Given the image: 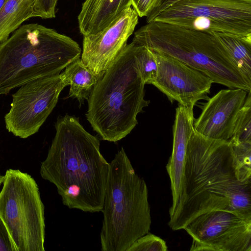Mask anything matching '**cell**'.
Returning <instances> with one entry per match:
<instances>
[{"label": "cell", "instance_id": "4fadbf2b", "mask_svg": "<svg viewBox=\"0 0 251 251\" xmlns=\"http://www.w3.org/2000/svg\"><path fill=\"white\" fill-rule=\"evenodd\" d=\"M248 93L240 88L223 89L209 98L201 107V114L194 120V130L208 138L229 141Z\"/></svg>", "mask_w": 251, "mask_h": 251}, {"label": "cell", "instance_id": "30bf717a", "mask_svg": "<svg viewBox=\"0 0 251 251\" xmlns=\"http://www.w3.org/2000/svg\"><path fill=\"white\" fill-rule=\"evenodd\" d=\"M183 229L192 239L190 251H251V218L235 211L205 212Z\"/></svg>", "mask_w": 251, "mask_h": 251}, {"label": "cell", "instance_id": "52a82bcc", "mask_svg": "<svg viewBox=\"0 0 251 251\" xmlns=\"http://www.w3.org/2000/svg\"><path fill=\"white\" fill-rule=\"evenodd\" d=\"M0 192V217L17 251H44V205L39 187L29 174L10 169Z\"/></svg>", "mask_w": 251, "mask_h": 251}, {"label": "cell", "instance_id": "d6986e66", "mask_svg": "<svg viewBox=\"0 0 251 251\" xmlns=\"http://www.w3.org/2000/svg\"><path fill=\"white\" fill-rule=\"evenodd\" d=\"M251 92L248 93L243 106L239 111L234 123L231 143H251Z\"/></svg>", "mask_w": 251, "mask_h": 251}, {"label": "cell", "instance_id": "7402d4cb", "mask_svg": "<svg viewBox=\"0 0 251 251\" xmlns=\"http://www.w3.org/2000/svg\"><path fill=\"white\" fill-rule=\"evenodd\" d=\"M58 0H36L33 17L43 19L52 18L55 16V8Z\"/></svg>", "mask_w": 251, "mask_h": 251}, {"label": "cell", "instance_id": "ac0fdd59", "mask_svg": "<svg viewBox=\"0 0 251 251\" xmlns=\"http://www.w3.org/2000/svg\"><path fill=\"white\" fill-rule=\"evenodd\" d=\"M36 0H6L0 10V44L24 21L33 17Z\"/></svg>", "mask_w": 251, "mask_h": 251}, {"label": "cell", "instance_id": "7c38bea8", "mask_svg": "<svg viewBox=\"0 0 251 251\" xmlns=\"http://www.w3.org/2000/svg\"><path fill=\"white\" fill-rule=\"evenodd\" d=\"M138 15L130 7L100 31L83 36L81 60L96 75H103L127 44L138 22Z\"/></svg>", "mask_w": 251, "mask_h": 251}, {"label": "cell", "instance_id": "603a6c76", "mask_svg": "<svg viewBox=\"0 0 251 251\" xmlns=\"http://www.w3.org/2000/svg\"><path fill=\"white\" fill-rule=\"evenodd\" d=\"M234 154L239 162L251 168V143H231Z\"/></svg>", "mask_w": 251, "mask_h": 251}, {"label": "cell", "instance_id": "44dd1931", "mask_svg": "<svg viewBox=\"0 0 251 251\" xmlns=\"http://www.w3.org/2000/svg\"><path fill=\"white\" fill-rule=\"evenodd\" d=\"M166 242L160 237L148 232L135 240L126 251H167Z\"/></svg>", "mask_w": 251, "mask_h": 251}, {"label": "cell", "instance_id": "cb8c5ba5", "mask_svg": "<svg viewBox=\"0 0 251 251\" xmlns=\"http://www.w3.org/2000/svg\"><path fill=\"white\" fill-rule=\"evenodd\" d=\"M160 0H132L131 6L140 17H147L158 4Z\"/></svg>", "mask_w": 251, "mask_h": 251}, {"label": "cell", "instance_id": "4316f807", "mask_svg": "<svg viewBox=\"0 0 251 251\" xmlns=\"http://www.w3.org/2000/svg\"><path fill=\"white\" fill-rule=\"evenodd\" d=\"M6 0H0V10L2 7Z\"/></svg>", "mask_w": 251, "mask_h": 251}, {"label": "cell", "instance_id": "3957f363", "mask_svg": "<svg viewBox=\"0 0 251 251\" xmlns=\"http://www.w3.org/2000/svg\"><path fill=\"white\" fill-rule=\"evenodd\" d=\"M126 44L94 86L88 100L87 120L103 140L116 142L138 124L137 116L150 101L134 54Z\"/></svg>", "mask_w": 251, "mask_h": 251}, {"label": "cell", "instance_id": "ba28073f", "mask_svg": "<svg viewBox=\"0 0 251 251\" xmlns=\"http://www.w3.org/2000/svg\"><path fill=\"white\" fill-rule=\"evenodd\" d=\"M152 21L209 33L251 36V0H179Z\"/></svg>", "mask_w": 251, "mask_h": 251}, {"label": "cell", "instance_id": "8fae6325", "mask_svg": "<svg viewBox=\"0 0 251 251\" xmlns=\"http://www.w3.org/2000/svg\"><path fill=\"white\" fill-rule=\"evenodd\" d=\"M153 52L158 70L152 84L165 94L172 103L176 101L193 109L199 100L209 98L207 95L213 83L210 77L171 56Z\"/></svg>", "mask_w": 251, "mask_h": 251}, {"label": "cell", "instance_id": "e0dca14e", "mask_svg": "<svg viewBox=\"0 0 251 251\" xmlns=\"http://www.w3.org/2000/svg\"><path fill=\"white\" fill-rule=\"evenodd\" d=\"M241 74L251 82V36L213 32Z\"/></svg>", "mask_w": 251, "mask_h": 251}, {"label": "cell", "instance_id": "277c9868", "mask_svg": "<svg viewBox=\"0 0 251 251\" xmlns=\"http://www.w3.org/2000/svg\"><path fill=\"white\" fill-rule=\"evenodd\" d=\"M70 37L37 24L25 25L0 44V96L38 78L59 74L80 58Z\"/></svg>", "mask_w": 251, "mask_h": 251}, {"label": "cell", "instance_id": "6da1fadb", "mask_svg": "<svg viewBox=\"0 0 251 251\" xmlns=\"http://www.w3.org/2000/svg\"><path fill=\"white\" fill-rule=\"evenodd\" d=\"M233 211L251 218V168L242 165L229 141L195 130L188 141L181 190L168 226L183 229L199 215Z\"/></svg>", "mask_w": 251, "mask_h": 251}, {"label": "cell", "instance_id": "2e32d148", "mask_svg": "<svg viewBox=\"0 0 251 251\" xmlns=\"http://www.w3.org/2000/svg\"><path fill=\"white\" fill-rule=\"evenodd\" d=\"M67 86L70 85L69 97L76 98L80 105L88 100L94 86L103 75H96L82 63L75 60L61 74Z\"/></svg>", "mask_w": 251, "mask_h": 251}, {"label": "cell", "instance_id": "9c48e42d", "mask_svg": "<svg viewBox=\"0 0 251 251\" xmlns=\"http://www.w3.org/2000/svg\"><path fill=\"white\" fill-rule=\"evenodd\" d=\"M66 86L61 74L35 79L21 86L12 95L10 110L4 116L6 129L23 139L37 132Z\"/></svg>", "mask_w": 251, "mask_h": 251}, {"label": "cell", "instance_id": "7a4b0ae2", "mask_svg": "<svg viewBox=\"0 0 251 251\" xmlns=\"http://www.w3.org/2000/svg\"><path fill=\"white\" fill-rule=\"evenodd\" d=\"M55 127L54 137L41 164L42 177L55 186L68 208L101 212L110 163L100 152L99 139L74 116L58 117Z\"/></svg>", "mask_w": 251, "mask_h": 251}, {"label": "cell", "instance_id": "484cf974", "mask_svg": "<svg viewBox=\"0 0 251 251\" xmlns=\"http://www.w3.org/2000/svg\"><path fill=\"white\" fill-rule=\"evenodd\" d=\"M179 0H160L157 6L146 17L147 23L152 21L162 11Z\"/></svg>", "mask_w": 251, "mask_h": 251}, {"label": "cell", "instance_id": "ffe728a7", "mask_svg": "<svg viewBox=\"0 0 251 251\" xmlns=\"http://www.w3.org/2000/svg\"><path fill=\"white\" fill-rule=\"evenodd\" d=\"M135 45V57L143 81L145 84H152L157 75L158 67L155 54L145 46Z\"/></svg>", "mask_w": 251, "mask_h": 251}, {"label": "cell", "instance_id": "5bb4252c", "mask_svg": "<svg viewBox=\"0 0 251 251\" xmlns=\"http://www.w3.org/2000/svg\"><path fill=\"white\" fill-rule=\"evenodd\" d=\"M193 109L179 104L176 109L173 126V144L171 155L166 165L171 182L172 204L169 213H173L180 194L187 149L189 140L194 130Z\"/></svg>", "mask_w": 251, "mask_h": 251}, {"label": "cell", "instance_id": "8992f818", "mask_svg": "<svg viewBox=\"0 0 251 251\" xmlns=\"http://www.w3.org/2000/svg\"><path fill=\"white\" fill-rule=\"evenodd\" d=\"M132 42L171 56L210 77L213 83L249 92L246 79L213 33L152 21L135 33Z\"/></svg>", "mask_w": 251, "mask_h": 251}, {"label": "cell", "instance_id": "5b68a950", "mask_svg": "<svg viewBox=\"0 0 251 251\" xmlns=\"http://www.w3.org/2000/svg\"><path fill=\"white\" fill-rule=\"evenodd\" d=\"M101 212L102 251H126L150 230L148 187L135 172L123 147L110 163Z\"/></svg>", "mask_w": 251, "mask_h": 251}, {"label": "cell", "instance_id": "9a60e30c", "mask_svg": "<svg viewBox=\"0 0 251 251\" xmlns=\"http://www.w3.org/2000/svg\"><path fill=\"white\" fill-rule=\"evenodd\" d=\"M132 0H85L78 16L83 35L96 34L113 23L131 6Z\"/></svg>", "mask_w": 251, "mask_h": 251}, {"label": "cell", "instance_id": "d4e9b609", "mask_svg": "<svg viewBox=\"0 0 251 251\" xmlns=\"http://www.w3.org/2000/svg\"><path fill=\"white\" fill-rule=\"evenodd\" d=\"M0 251H17L9 233L0 217Z\"/></svg>", "mask_w": 251, "mask_h": 251}, {"label": "cell", "instance_id": "83f0119b", "mask_svg": "<svg viewBox=\"0 0 251 251\" xmlns=\"http://www.w3.org/2000/svg\"><path fill=\"white\" fill-rule=\"evenodd\" d=\"M4 179V176H2L0 174V186L2 184Z\"/></svg>", "mask_w": 251, "mask_h": 251}]
</instances>
